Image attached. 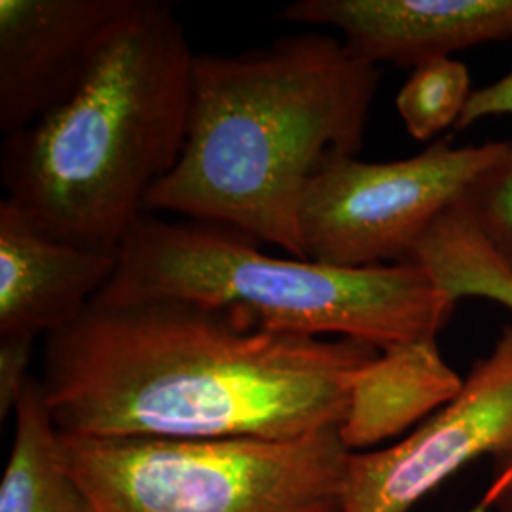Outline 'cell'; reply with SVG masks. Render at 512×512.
Segmentation results:
<instances>
[{"instance_id": "obj_1", "label": "cell", "mask_w": 512, "mask_h": 512, "mask_svg": "<svg viewBox=\"0 0 512 512\" xmlns=\"http://www.w3.org/2000/svg\"><path fill=\"white\" fill-rule=\"evenodd\" d=\"M378 351L188 300L97 296L46 336L38 382L63 435L296 439L338 429Z\"/></svg>"}, {"instance_id": "obj_2", "label": "cell", "mask_w": 512, "mask_h": 512, "mask_svg": "<svg viewBox=\"0 0 512 512\" xmlns=\"http://www.w3.org/2000/svg\"><path fill=\"white\" fill-rule=\"evenodd\" d=\"M378 80L376 65L321 33L196 54L183 152L147 211L224 226L308 260L304 190L329 154L361 150Z\"/></svg>"}, {"instance_id": "obj_3", "label": "cell", "mask_w": 512, "mask_h": 512, "mask_svg": "<svg viewBox=\"0 0 512 512\" xmlns=\"http://www.w3.org/2000/svg\"><path fill=\"white\" fill-rule=\"evenodd\" d=\"M194 59L173 8L135 0L78 88L4 139L6 198L52 238L118 251L181 158Z\"/></svg>"}, {"instance_id": "obj_4", "label": "cell", "mask_w": 512, "mask_h": 512, "mask_svg": "<svg viewBox=\"0 0 512 512\" xmlns=\"http://www.w3.org/2000/svg\"><path fill=\"white\" fill-rule=\"evenodd\" d=\"M99 296L188 300L239 313L258 329L348 338L376 349L437 338L456 308L410 262L338 268L277 258L224 226L150 213L120 243L116 270Z\"/></svg>"}, {"instance_id": "obj_5", "label": "cell", "mask_w": 512, "mask_h": 512, "mask_svg": "<svg viewBox=\"0 0 512 512\" xmlns=\"http://www.w3.org/2000/svg\"><path fill=\"white\" fill-rule=\"evenodd\" d=\"M61 439L93 512H338L349 458L338 429L296 439Z\"/></svg>"}, {"instance_id": "obj_6", "label": "cell", "mask_w": 512, "mask_h": 512, "mask_svg": "<svg viewBox=\"0 0 512 512\" xmlns=\"http://www.w3.org/2000/svg\"><path fill=\"white\" fill-rule=\"evenodd\" d=\"M507 143L450 147L439 141L395 162L329 154L300 203V238L308 260L338 268L406 262L440 215L465 198Z\"/></svg>"}, {"instance_id": "obj_7", "label": "cell", "mask_w": 512, "mask_h": 512, "mask_svg": "<svg viewBox=\"0 0 512 512\" xmlns=\"http://www.w3.org/2000/svg\"><path fill=\"white\" fill-rule=\"evenodd\" d=\"M486 456L512 458V327L452 403L387 448L349 452L338 512H410Z\"/></svg>"}, {"instance_id": "obj_8", "label": "cell", "mask_w": 512, "mask_h": 512, "mask_svg": "<svg viewBox=\"0 0 512 512\" xmlns=\"http://www.w3.org/2000/svg\"><path fill=\"white\" fill-rule=\"evenodd\" d=\"M135 0H0V131L61 105Z\"/></svg>"}, {"instance_id": "obj_9", "label": "cell", "mask_w": 512, "mask_h": 512, "mask_svg": "<svg viewBox=\"0 0 512 512\" xmlns=\"http://www.w3.org/2000/svg\"><path fill=\"white\" fill-rule=\"evenodd\" d=\"M277 18L332 27L372 65L414 69L463 48L512 38V0H296Z\"/></svg>"}, {"instance_id": "obj_10", "label": "cell", "mask_w": 512, "mask_h": 512, "mask_svg": "<svg viewBox=\"0 0 512 512\" xmlns=\"http://www.w3.org/2000/svg\"><path fill=\"white\" fill-rule=\"evenodd\" d=\"M118 251L48 236L8 198L0 202V336L50 334L109 285Z\"/></svg>"}, {"instance_id": "obj_11", "label": "cell", "mask_w": 512, "mask_h": 512, "mask_svg": "<svg viewBox=\"0 0 512 512\" xmlns=\"http://www.w3.org/2000/svg\"><path fill=\"white\" fill-rule=\"evenodd\" d=\"M461 387L463 378L444 361L437 338L380 349L353 382L338 437L349 452H370L414 431Z\"/></svg>"}, {"instance_id": "obj_12", "label": "cell", "mask_w": 512, "mask_h": 512, "mask_svg": "<svg viewBox=\"0 0 512 512\" xmlns=\"http://www.w3.org/2000/svg\"><path fill=\"white\" fill-rule=\"evenodd\" d=\"M16 431L0 482V512H93L74 478L38 378L19 397Z\"/></svg>"}, {"instance_id": "obj_13", "label": "cell", "mask_w": 512, "mask_h": 512, "mask_svg": "<svg viewBox=\"0 0 512 512\" xmlns=\"http://www.w3.org/2000/svg\"><path fill=\"white\" fill-rule=\"evenodd\" d=\"M458 304L461 298H488L512 311V268L484 238L459 200L435 220L408 256Z\"/></svg>"}, {"instance_id": "obj_14", "label": "cell", "mask_w": 512, "mask_h": 512, "mask_svg": "<svg viewBox=\"0 0 512 512\" xmlns=\"http://www.w3.org/2000/svg\"><path fill=\"white\" fill-rule=\"evenodd\" d=\"M471 95L469 69L452 57H439L408 76L397 95V110L414 139L431 141L444 129L458 128Z\"/></svg>"}, {"instance_id": "obj_15", "label": "cell", "mask_w": 512, "mask_h": 512, "mask_svg": "<svg viewBox=\"0 0 512 512\" xmlns=\"http://www.w3.org/2000/svg\"><path fill=\"white\" fill-rule=\"evenodd\" d=\"M467 213L512 268V141L461 200Z\"/></svg>"}, {"instance_id": "obj_16", "label": "cell", "mask_w": 512, "mask_h": 512, "mask_svg": "<svg viewBox=\"0 0 512 512\" xmlns=\"http://www.w3.org/2000/svg\"><path fill=\"white\" fill-rule=\"evenodd\" d=\"M35 338L0 336V418L6 420L16 412L19 397L33 376L29 363Z\"/></svg>"}, {"instance_id": "obj_17", "label": "cell", "mask_w": 512, "mask_h": 512, "mask_svg": "<svg viewBox=\"0 0 512 512\" xmlns=\"http://www.w3.org/2000/svg\"><path fill=\"white\" fill-rule=\"evenodd\" d=\"M490 116H512V69L497 82L473 92L458 129L469 128Z\"/></svg>"}, {"instance_id": "obj_18", "label": "cell", "mask_w": 512, "mask_h": 512, "mask_svg": "<svg viewBox=\"0 0 512 512\" xmlns=\"http://www.w3.org/2000/svg\"><path fill=\"white\" fill-rule=\"evenodd\" d=\"M505 467L490 486L482 509L494 505L497 512H512V458L503 461Z\"/></svg>"}]
</instances>
